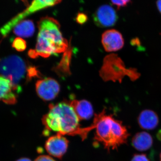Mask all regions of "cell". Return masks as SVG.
I'll use <instances>...</instances> for the list:
<instances>
[{"label":"cell","mask_w":161,"mask_h":161,"mask_svg":"<svg viewBox=\"0 0 161 161\" xmlns=\"http://www.w3.org/2000/svg\"><path fill=\"white\" fill-rule=\"evenodd\" d=\"M12 47L18 52H23L26 49V41L20 37L15 38L13 42Z\"/></svg>","instance_id":"obj_17"},{"label":"cell","mask_w":161,"mask_h":161,"mask_svg":"<svg viewBox=\"0 0 161 161\" xmlns=\"http://www.w3.org/2000/svg\"><path fill=\"white\" fill-rule=\"evenodd\" d=\"M35 31L34 23L31 20L21 21L13 29L14 33L20 38L30 37L34 34Z\"/></svg>","instance_id":"obj_15"},{"label":"cell","mask_w":161,"mask_h":161,"mask_svg":"<svg viewBox=\"0 0 161 161\" xmlns=\"http://www.w3.org/2000/svg\"><path fill=\"white\" fill-rule=\"evenodd\" d=\"M71 55V50L70 48H68L64 52L60 63L54 69V71L59 76L65 77L70 74L69 65Z\"/></svg>","instance_id":"obj_16"},{"label":"cell","mask_w":161,"mask_h":161,"mask_svg":"<svg viewBox=\"0 0 161 161\" xmlns=\"http://www.w3.org/2000/svg\"><path fill=\"white\" fill-rule=\"evenodd\" d=\"M92 126L96 130L95 140L103 144L108 151L111 149L117 150L121 145L127 143L130 134L126 128L121 121L112 115H107L105 109L95 115Z\"/></svg>","instance_id":"obj_3"},{"label":"cell","mask_w":161,"mask_h":161,"mask_svg":"<svg viewBox=\"0 0 161 161\" xmlns=\"http://www.w3.org/2000/svg\"><path fill=\"white\" fill-rule=\"evenodd\" d=\"M94 20L97 26L101 27L114 26L118 20L115 9L109 5L101 6L94 15Z\"/></svg>","instance_id":"obj_8"},{"label":"cell","mask_w":161,"mask_h":161,"mask_svg":"<svg viewBox=\"0 0 161 161\" xmlns=\"http://www.w3.org/2000/svg\"><path fill=\"white\" fill-rule=\"evenodd\" d=\"M137 120L140 127L146 130H154L159 123V118L157 113L149 109L142 111L139 115Z\"/></svg>","instance_id":"obj_12"},{"label":"cell","mask_w":161,"mask_h":161,"mask_svg":"<svg viewBox=\"0 0 161 161\" xmlns=\"http://www.w3.org/2000/svg\"><path fill=\"white\" fill-rule=\"evenodd\" d=\"M27 72L26 64L17 55H10L0 58V75L11 81L13 90L16 93L21 92L19 83Z\"/></svg>","instance_id":"obj_5"},{"label":"cell","mask_w":161,"mask_h":161,"mask_svg":"<svg viewBox=\"0 0 161 161\" xmlns=\"http://www.w3.org/2000/svg\"><path fill=\"white\" fill-rule=\"evenodd\" d=\"M87 17L83 13L79 14L76 17V21L79 24H82L86 22Z\"/></svg>","instance_id":"obj_20"},{"label":"cell","mask_w":161,"mask_h":161,"mask_svg":"<svg viewBox=\"0 0 161 161\" xmlns=\"http://www.w3.org/2000/svg\"><path fill=\"white\" fill-rule=\"evenodd\" d=\"M49 111L43 115L42 122L45 127L43 134L47 135L50 131H54L62 136L78 135L82 140L86 138L91 127L80 128L79 118L74 109L66 102L50 105Z\"/></svg>","instance_id":"obj_1"},{"label":"cell","mask_w":161,"mask_h":161,"mask_svg":"<svg viewBox=\"0 0 161 161\" xmlns=\"http://www.w3.org/2000/svg\"><path fill=\"white\" fill-rule=\"evenodd\" d=\"M17 96L11 81L0 75V101L7 104H14L17 101Z\"/></svg>","instance_id":"obj_11"},{"label":"cell","mask_w":161,"mask_h":161,"mask_svg":"<svg viewBox=\"0 0 161 161\" xmlns=\"http://www.w3.org/2000/svg\"><path fill=\"white\" fill-rule=\"evenodd\" d=\"M111 3L117 7V9H119L121 7H125L131 2L128 0H122V1H112Z\"/></svg>","instance_id":"obj_18"},{"label":"cell","mask_w":161,"mask_h":161,"mask_svg":"<svg viewBox=\"0 0 161 161\" xmlns=\"http://www.w3.org/2000/svg\"><path fill=\"white\" fill-rule=\"evenodd\" d=\"M16 161H31L30 159L29 158H22L18 159Z\"/></svg>","instance_id":"obj_23"},{"label":"cell","mask_w":161,"mask_h":161,"mask_svg":"<svg viewBox=\"0 0 161 161\" xmlns=\"http://www.w3.org/2000/svg\"><path fill=\"white\" fill-rule=\"evenodd\" d=\"M160 161H161V153L160 154Z\"/></svg>","instance_id":"obj_24"},{"label":"cell","mask_w":161,"mask_h":161,"mask_svg":"<svg viewBox=\"0 0 161 161\" xmlns=\"http://www.w3.org/2000/svg\"><path fill=\"white\" fill-rule=\"evenodd\" d=\"M35 161H55L51 157L47 155H40Z\"/></svg>","instance_id":"obj_21"},{"label":"cell","mask_w":161,"mask_h":161,"mask_svg":"<svg viewBox=\"0 0 161 161\" xmlns=\"http://www.w3.org/2000/svg\"><path fill=\"white\" fill-rule=\"evenodd\" d=\"M100 76L104 81L121 82L123 78L126 76L132 80H136L139 77L140 74L135 69L126 68L120 58L117 55L111 54L104 58Z\"/></svg>","instance_id":"obj_4"},{"label":"cell","mask_w":161,"mask_h":161,"mask_svg":"<svg viewBox=\"0 0 161 161\" xmlns=\"http://www.w3.org/2000/svg\"><path fill=\"white\" fill-rule=\"evenodd\" d=\"M156 5L158 11L161 14V1H157L156 2Z\"/></svg>","instance_id":"obj_22"},{"label":"cell","mask_w":161,"mask_h":161,"mask_svg":"<svg viewBox=\"0 0 161 161\" xmlns=\"http://www.w3.org/2000/svg\"><path fill=\"white\" fill-rule=\"evenodd\" d=\"M153 144L152 136L148 132H142L136 133L132 137V145L136 150L145 151L150 149Z\"/></svg>","instance_id":"obj_14"},{"label":"cell","mask_w":161,"mask_h":161,"mask_svg":"<svg viewBox=\"0 0 161 161\" xmlns=\"http://www.w3.org/2000/svg\"><path fill=\"white\" fill-rule=\"evenodd\" d=\"M102 43L106 51L116 52L121 49L124 46L122 35L116 30H108L102 36Z\"/></svg>","instance_id":"obj_10"},{"label":"cell","mask_w":161,"mask_h":161,"mask_svg":"<svg viewBox=\"0 0 161 161\" xmlns=\"http://www.w3.org/2000/svg\"><path fill=\"white\" fill-rule=\"evenodd\" d=\"M69 141L63 136L57 134L51 136L46 141L45 147L51 155L61 159L68 147Z\"/></svg>","instance_id":"obj_9"},{"label":"cell","mask_w":161,"mask_h":161,"mask_svg":"<svg viewBox=\"0 0 161 161\" xmlns=\"http://www.w3.org/2000/svg\"><path fill=\"white\" fill-rule=\"evenodd\" d=\"M69 103L79 119H88L93 116V107L88 101L73 100Z\"/></svg>","instance_id":"obj_13"},{"label":"cell","mask_w":161,"mask_h":161,"mask_svg":"<svg viewBox=\"0 0 161 161\" xmlns=\"http://www.w3.org/2000/svg\"><path fill=\"white\" fill-rule=\"evenodd\" d=\"M60 91V85L52 78L38 80L36 83V91L39 97L43 100L48 101L57 97Z\"/></svg>","instance_id":"obj_7"},{"label":"cell","mask_w":161,"mask_h":161,"mask_svg":"<svg viewBox=\"0 0 161 161\" xmlns=\"http://www.w3.org/2000/svg\"><path fill=\"white\" fill-rule=\"evenodd\" d=\"M38 27L36 48L30 50L28 53L30 58H47L66 51L69 47L68 42L62 36L58 20L50 17H44L38 22Z\"/></svg>","instance_id":"obj_2"},{"label":"cell","mask_w":161,"mask_h":161,"mask_svg":"<svg viewBox=\"0 0 161 161\" xmlns=\"http://www.w3.org/2000/svg\"><path fill=\"white\" fill-rule=\"evenodd\" d=\"M60 1H34L25 10L14 17L0 29V34L3 37L6 36L18 23L23 21L24 18L32 14L47 7H51L61 3Z\"/></svg>","instance_id":"obj_6"},{"label":"cell","mask_w":161,"mask_h":161,"mask_svg":"<svg viewBox=\"0 0 161 161\" xmlns=\"http://www.w3.org/2000/svg\"><path fill=\"white\" fill-rule=\"evenodd\" d=\"M131 161H150L145 154H136L133 155Z\"/></svg>","instance_id":"obj_19"}]
</instances>
